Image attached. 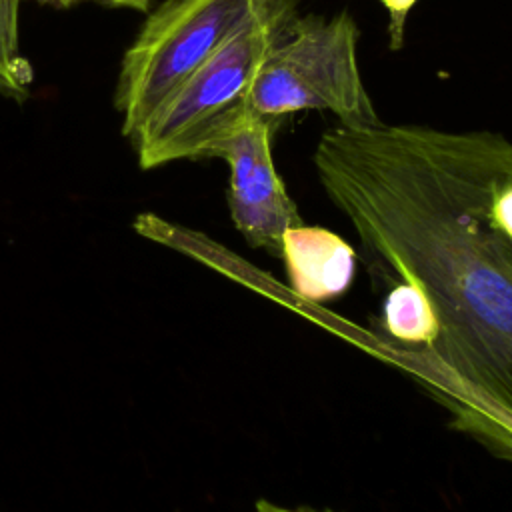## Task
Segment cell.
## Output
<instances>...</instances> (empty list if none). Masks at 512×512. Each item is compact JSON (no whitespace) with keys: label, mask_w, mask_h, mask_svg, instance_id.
Returning <instances> with one entry per match:
<instances>
[{"label":"cell","mask_w":512,"mask_h":512,"mask_svg":"<svg viewBox=\"0 0 512 512\" xmlns=\"http://www.w3.org/2000/svg\"><path fill=\"white\" fill-rule=\"evenodd\" d=\"M280 258L296 296L322 302L344 294L354 278L356 252L322 226H294L282 234Z\"/></svg>","instance_id":"6"},{"label":"cell","mask_w":512,"mask_h":512,"mask_svg":"<svg viewBox=\"0 0 512 512\" xmlns=\"http://www.w3.org/2000/svg\"><path fill=\"white\" fill-rule=\"evenodd\" d=\"M22 0H0V96L24 100L34 82V70L20 44Z\"/></svg>","instance_id":"8"},{"label":"cell","mask_w":512,"mask_h":512,"mask_svg":"<svg viewBox=\"0 0 512 512\" xmlns=\"http://www.w3.org/2000/svg\"><path fill=\"white\" fill-rule=\"evenodd\" d=\"M248 106L270 122L302 110L332 112L342 126L380 122L360 74L354 18L346 10L294 18L258 68Z\"/></svg>","instance_id":"3"},{"label":"cell","mask_w":512,"mask_h":512,"mask_svg":"<svg viewBox=\"0 0 512 512\" xmlns=\"http://www.w3.org/2000/svg\"><path fill=\"white\" fill-rule=\"evenodd\" d=\"M312 164L370 274L414 284L432 304L434 344L392 348L394 362L448 410L490 400L512 412V238L494 216L512 142L490 130L340 124Z\"/></svg>","instance_id":"1"},{"label":"cell","mask_w":512,"mask_h":512,"mask_svg":"<svg viewBox=\"0 0 512 512\" xmlns=\"http://www.w3.org/2000/svg\"><path fill=\"white\" fill-rule=\"evenodd\" d=\"M270 134L272 122L248 106L214 136L204 158L228 164V210L246 244L280 258L282 234L304 220L274 168Z\"/></svg>","instance_id":"5"},{"label":"cell","mask_w":512,"mask_h":512,"mask_svg":"<svg viewBox=\"0 0 512 512\" xmlns=\"http://www.w3.org/2000/svg\"><path fill=\"white\" fill-rule=\"evenodd\" d=\"M416 2L418 0H380V4L388 12V46L394 52L400 50L404 44L406 20Z\"/></svg>","instance_id":"9"},{"label":"cell","mask_w":512,"mask_h":512,"mask_svg":"<svg viewBox=\"0 0 512 512\" xmlns=\"http://www.w3.org/2000/svg\"><path fill=\"white\" fill-rule=\"evenodd\" d=\"M98 2H104L114 8H132V10H140V12H146L152 4V0H98Z\"/></svg>","instance_id":"12"},{"label":"cell","mask_w":512,"mask_h":512,"mask_svg":"<svg viewBox=\"0 0 512 512\" xmlns=\"http://www.w3.org/2000/svg\"><path fill=\"white\" fill-rule=\"evenodd\" d=\"M36 2H40V4H50V6H60V8H64V6H72V4H76V2H82V0H36Z\"/></svg>","instance_id":"13"},{"label":"cell","mask_w":512,"mask_h":512,"mask_svg":"<svg viewBox=\"0 0 512 512\" xmlns=\"http://www.w3.org/2000/svg\"><path fill=\"white\" fill-rule=\"evenodd\" d=\"M494 216L500 228L512 238V182L500 192L494 204Z\"/></svg>","instance_id":"10"},{"label":"cell","mask_w":512,"mask_h":512,"mask_svg":"<svg viewBox=\"0 0 512 512\" xmlns=\"http://www.w3.org/2000/svg\"><path fill=\"white\" fill-rule=\"evenodd\" d=\"M298 0H166L126 50L114 90L132 136L210 56L246 28L296 16Z\"/></svg>","instance_id":"2"},{"label":"cell","mask_w":512,"mask_h":512,"mask_svg":"<svg viewBox=\"0 0 512 512\" xmlns=\"http://www.w3.org/2000/svg\"><path fill=\"white\" fill-rule=\"evenodd\" d=\"M254 512H336V510H330V508H314V506H284V504H278V502H272V500H258L256 506H254Z\"/></svg>","instance_id":"11"},{"label":"cell","mask_w":512,"mask_h":512,"mask_svg":"<svg viewBox=\"0 0 512 512\" xmlns=\"http://www.w3.org/2000/svg\"><path fill=\"white\" fill-rule=\"evenodd\" d=\"M384 330L400 344L430 348L438 336V320L422 290L408 282H396L384 300Z\"/></svg>","instance_id":"7"},{"label":"cell","mask_w":512,"mask_h":512,"mask_svg":"<svg viewBox=\"0 0 512 512\" xmlns=\"http://www.w3.org/2000/svg\"><path fill=\"white\" fill-rule=\"evenodd\" d=\"M292 18L246 28L196 68L130 136L144 170L204 158L208 144L248 108V96L268 50Z\"/></svg>","instance_id":"4"}]
</instances>
